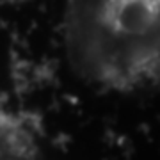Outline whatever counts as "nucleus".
<instances>
[{
    "mask_svg": "<svg viewBox=\"0 0 160 160\" xmlns=\"http://www.w3.org/2000/svg\"><path fill=\"white\" fill-rule=\"evenodd\" d=\"M66 52L86 80L128 91L160 77V0H68Z\"/></svg>",
    "mask_w": 160,
    "mask_h": 160,
    "instance_id": "nucleus-1",
    "label": "nucleus"
}]
</instances>
